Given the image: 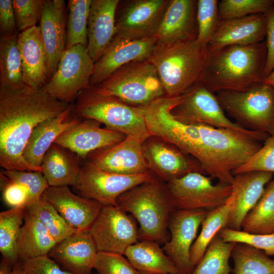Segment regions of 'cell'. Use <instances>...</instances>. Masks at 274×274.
Returning <instances> with one entry per match:
<instances>
[{"mask_svg":"<svg viewBox=\"0 0 274 274\" xmlns=\"http://www.w3.org/2000/svg\"><path fill=\"white\" fill-rule=\"evenodd\" d=\"M97 253L89 230H85L56 243L48 255L72 274H92Z\"/></svg>","mask_w":274,"mask_h":274,"instance_id":"cell-25","label":"cell"},{"mask_svg":"<svg viewBox=\"0 0 274 274\" xmlns=\"http://www.w3.org/2000/svg\"><path fill=\"white\" fill-rule=\"evenodd\" d=\"M67 104L52 97L42 88L25 84L0 89V165L4 169L42 172L29 164L23 152L35 128L42 122L58 116Z\"/></svg>","mask_w":274,"mask_h":274,"instance_id":"cell-1","label":"cell"},{"mask_svg":"<svg viewBox=\"0 0 274 274\" xmlns=\"http://www.w3.org/2000/svg\"><path fill=\"white\" fill-rule=\"evenodd\" d=\"M266 60L263 72L264 79L274 70V5L266 14Z\"/></svg>","mask_w":274,"mask_h":274,"instance_id":"cell-50","label":"cell"},{"mask_svg":"<svg viewBox=\"0 0 274 274\" xmlns=\"http://www.w3.org/2000/svg\"><path fill=\"white\" fill-rule=\"evenodd\" d=\"M208 56L195 40L169 45L157 43L148 59L168 97L183 95L201 83Z\"/></svg>","mask_w":274,"mask_h":274,"instance_id":"cell-4","label":"cell"},{"mask_svg":"<svg viewBox=\"0 0 274 274\" xmlns=\"http://www.w3.org/2000/svg\"><path fill=\"white\" fill-rule=\"evenodd\" d=\"M200 154L198 160L205 175L231 185L233 173L261 147L269 134L198 125Z\"/></svg>","mask_w":274,"mask_h":274,"instance_id":"cell-2","label":"cell"},{"mask_svg":"<svg viewBox=\"0 0 274 274\" xmlns=\"http://www.w3.org/2000/svg\"><path fill=\"white\" fill-rule=\"evenodd\" d=\"M195 0H169L154 37L169 45L195 40L197 36Z\"/></svg>","mask_w":274,"mask_h":274,"instance_id":"cell-23","label":"cell"},{"mask_svg":"<svg viewBox=\"0 0 274 274\" xmlns=\"http://www.w3.org/2000/svg\"><path fill=\"white\" fill-rule=\"evenodd\" d=\"M21 263L26 274H72L62 269L48 255L29 259Z\"/></svg>","mask_w":274,"mask_h":274,"instance_id":"cell-48","label":"cell"},{"mask_svg":"<svg viewBox=\"0 0 274 274\" xmlns=\"http://www.w3.org/2000/svg\"><path fill=\"white\" fill-rule=\"evenodd\" d=\"M94 65L86 47L77 45L66 49L56 71L42 89L59 101L72 104L82 91L90 87Z\"/></svg>","mask_w":274,"mask_h":274,"instance_id":"cell-9","label":"cell"},{"mask_svg":"<svg viewBox=\"0 0 274 274\" xmlns=\"http://www.w3.org/2000/svg\"><path fill=\"white\" fill-rule=\"evenodd\" d=\"M24 83L35 89L42 88L48 81L46 53L39 26L18 35Z\"/></svg>","mask_w":274,"mask_h":274,"instance_id":"cell-27","label":"cell"},{"mask_svg":"<svg viewBox=\"0 0 274 274\" xmlns=\"http://www.w3.org/2000/svg\"><path fill=\"white\" fill-rule=\"evenodd\" d=\"M137 274H148V273H145V272H140V271H137Z\"/></svg>","mask_w":274,"mask_h":274,"instance_id":"cell-54","label":"cell"},{"mask_svg":"<svg viewBox=\"0 0 274 274\" xmlns=\"http://www.w3.org/2000/svg\"><path fill=\"white\" fill-rule=\"evenodd\" d=\"M216 96L224 111L243 127L274 133V88L263 83L243 91H222Z\"/></svg>","mask_w":274,"mask_h":274,"instance_id":"cell-7","label":"cell"},{"mask_svg":"<svg viewBox=\"0 0 274 274\" xmlns=\"http://www.w3.org/2000/svg\"><path fill=\"white\" fill-rule=\"evenodd\" d=\"M242 228L251 233L274 234V179L267 184L261 197L245 217Z\"/></svg>","mask_w":274,"mask_h":274,"instance_id":"cell-34","label":"cell"},{"mask_svg":"<svg viewBox=\"0 0 274 274\" xmlns=\"http://www.w3.org/2000/svg\"><path fill=\"white\" fill-rule=\"evenodd\" d=\"M143 143L137 136L127 135L120 143L89 155L87 162L102 170L120 175L151 172L144 156Z\"/></svg>","mask_w":274,"mask_h":274,"instance_id":"cell-16","label":"cell"},{"mask_svg":"<svg viewBox=\"0 0 274 274\" xmlns=\"http://www.w3.org/2000/svg\"><path fill=\"white\" fill-rule=\"evenodd\" d=\"M148 139L143 143L144 156L150 170L159 179L168 182L193 172L204 174L195 159L177 147L163 140Z\"/></svg>","mask_w":274,"mask_h":274,"instance_id":"cell-20","label":"cell"},{"mask_svg":"<svg viewBox=\"0 0 274 274\" xmlns=\"http://www.w3.org/2000/svg\"><path fill=\"white\" fill-rule=\"evenodd\" d=\"M25 211L22 206L0 213V252L3 260L13 266L19 262L17 243Z\"/></svg>","mask_w":274,"mask_h":274,"instance_id":"cell-35","label":"cell"},{"mask_svg":"<svg viewBox=\"0 0 274 274\" xmlns=\"http://www.w3.org/2000/svg\"><path fill=\"white\" fill-rule=\"evenodd\" d=\"M262 83L274 88V70L263 79Z\"/></svg>","mask_w":274,"mask_h":274,"instance_id":"cell-52","label":"cell"},{"mask_svg":"<svg viewBox=\"0 0 274 274\" xmlns=\"http://www.w3.org/2000/svg\"><path fill=\"white\" fill-rule=\"evenodd\" d=\"M3 197L5 203L11 208L26 207L27 201V192L20 185L11 181L1 173Z\"/></svg>","mask_w":274,"mask_h":274,"instance_id":"cell-47","label":"cell"},{"mask_svg":"<svg viewBox=\"0 0 274 274\" xmlns=\"http://www.w3.org/2000/svg\"><path fill=\"white\" fill-rule=\"evenodd\" d=\"M233 274H274V259L264 251L236 243L231 252Z\"/></svg>","mask_w":274,"mask_h":274,"instance_id":"cell-36","label":"cell"},{"mask_svg":"<svg viewBox=\"0 0 274 274\" xmlns=\"http://www.w3.org/2000/svg\"><path fill=\"white\" fill-rule=\"evenodd\" d=\"M133 218L118 206H102L89 229L97 251L124 255L129 246L139 241Z\"/></svg>","mask_w":274,"mask_h":274,"instance_id":"cell-12","label":"cell"},{"mask_svg":"<svg viewBox=\"0 0 274 274\" xmlns=\"http://www.w3.org/2000/svg\"><path fill=\"white\" fill-rule=\"evenodd\" d=\"M218 234L225 242L245 244L264 251L269 256H274V234H255L224 228Z\"/></svg>","mask_w":274,"mask_h":274,"instance_id":"cell-43","label":"cell"},{"mask_svg":"<svg viewBox=\"0 0 274 274\" xmlns=\"http://www.w3.org/2000/svg\"><path fill=\"white\" fill-rule=\"evenodd\" d=\"M117 203L136 220L139 238L159 244L168 241V221L175 209L166 186L158 178L154 176L123 193Z\"/></svg>","mask_w":274,"mask_h":274,"instance_id":"cell-5","label":"cell"},{"mask_svg":"<svg viewBox=\"0 0 274 274\" xmlns=\"http://www.w3.org/2000/svg\"><path fill=\"white\" fill-rule=\"evenodd\" d=\"M209 212L205 210H174L170 214L168 224L170 237L162 249L180 274H190L194 269L190 262L191 248L198 229Z\"/></svg>","mask_w":274,"mask_h":274,"instance_id":"cell-14","label":"cell"},{"mask_svg":"<svg viewBox=\"0 0 274 274\" xmlns=\"http://www.w3.org/2000/svg\"><path fill=\"white\" fill-rule=\"evenodd\" d=\"M42 198L78 231L89 230L102 206L94 200L75 194L66 186H49Z\"/></svg>","mask_w":274,"mask_h":274,"instance_id":"cell-18","label":"cell"},{"mask_svg":"<svg viewBox=\"0 0 274 274\" xmlns=\"http://www.w3.org/2000/svg\"><path fill=\"white\" fill-rule=\"evenodd\" d=\"M119 0H92L88 19L87 50L94 62L116 35L115 13Z\"/></svg>","mask_w":274,"mask_h":274,"instance_id":"cell-26","label":"cell"},{"mask_svg":"<svg viewBox=\"0 0 274 274\" xmlns=\"http://www.w3.org/2000/svg\"><path fill=\"white\" fill-rule=\"evenodd\" d=\"M253 171L274 173V133L268 136L256 153L234 171L233 176Z\"/></svg>","mask_w":274,"mask_h":274,"instance_id":"cell-45","label":"cell"},{"mask_svg":"<svg viewBox=\"0 0 274 274\" xmlns=\"http://www.w3.org/2000/svg\"><path fill=\"white\" fill-rule=\"evenodd\" d=\"M157 42L155 37L132 40L116 35L94 62L90 86H97L129 63L148 60Z\"/></svg>","mask_w":274,"mask_h":274,"instance_id":"cell-15","label":"cell"},{"mask_svg":"<svg viewBox=\"0 0 274 274\" xmlns=\"http://www.w3.org/2000/svg\"><path fill=\"white\" fill-rule=\"evenodd\" d=\"M235 244L224 241L217 234L190 274H230L229 259Z\"/></svg>","mask_w":274,"mask_h":274,"instance_id":"cell-37","label":"cell"},{"mask_svg":"<svg viewBox=\"0 0 274 274\" xmlns=\"http://www.w3.org/2000/svg\"><path fill=\"white\" fill-rule=\"evenodd\" d=\"M199 172H190L166 185L175 210H214L224 204L232 193V186L219 182Z\"/></svg>","mask_w":274,"mask_h":274,"instance_id":"cell-10","label":"cell"},{"mask_svg":"<svg viewBox=\"0 0 274 274\" xmlns=\"http://www.w3.org/2000/svg\"><path fill=\"white\" fill-rule=\"evenodd\" d=\"M124 255L138 271L148 274H180L174 262L156 242L138 241L129 246Z\"/></svg>","mask_w":274,"mask_h":274,"instance_id":"cell-30","label":"cell"},{"mask_svg":"<svg viewBox=\"0 0 274 274\" xmlns=\"http://www.w3.org/2000/svg\"><path fill=\"white\" fill-rule=\"evenodd\" d=\"M232 205L230 197L225 203L209 212L201 223V229L190 250V262L193 269L203 257L208 247L219 231L228 225Z\"/></svg>","mask_w":274,"mask_h":274,"instance_id":"cell-32","label":"cell"},{"mask_svg":"<svg viewBox=\"0 0 274 274\" xmlns=\"http://www.w3.org/2000/svg\"><path fill=\"white\" fill-rule=\"evenodd\" d=\"M1 173L26 190L28 197L26 206L40 199L49 187L41 172L3 169Z\"/></svg>","mask_w":274,"mask_h":274,"instance_id":"cell-42","label":"cell"},{"mask_svg":"<svg viewBox=\"0 0 274 274\" xmlns=\"http://www.w3.org/2000/svg\"><path fill=\"white\" fill-rule=\"evenodd\" d=\"M79 118L104 124L107 128L139 138L144 143L151 135L148 131L144 106L133 107L118 98L98 93L90 86L78 95L74 105Z\"/></svg>","mask_w":274,"mask_h":274,"instance_id":"cell-6","label":"cell"},{"mask_svg":"<svg viewBox=\"0 0 274 274\" xmlns=\"http://www.w3.org/2000/svg\"><path fill=\"white\" fill-rule=\"evenodd\" d=\"M97 274H137L124 255L110 252H98L94 264Z\"/></svg>","mask_w":274,"mask_h":274,"instance_id":"cell-46","label":"cell"},{"mask_svg":"<svg viewBox=\"0 0 274 274\" xmlns=\"http://www.w3.org/2000/svg\"><path fill=\"white\" fill-rule=\"evenodd\" d=\"M273 176V173L261 171L234 175L230 196L232 205L226 228L241 230L245 217L259 200Z\"/></svg>","mask_w":274,"mask_h":274,"instance_id":"cell-24","label":"cell"},{"mask_svg":"<svg viewBox=\"0 0 274 274\" xmlns=\"http://www.w3.org/2000/svg\"><path fill=\"white\" fill-rule=\"evenodd\" d=\"M80 159L69 150L54 143L45 154L41 166L49 186L74 187L82 166Z\"/></svg>","mask_w":274,"mask_h":274,"instance_id":"cell-29","label":"cell"},{"mask_svg":"<svg viewBox=\"0 0 274 274\" xmlns=\"http://www.w3.org/2000/svg\"><path fill=\"white\" fill-rule=\"evenodd\" d=\"M13 274H26L20 262H18L13 266Z\"/></svg>","mask_w":274,"mask_h":274,"instance_id":"cell-53","label":"cell"},{"mask_svg":"<svg viewBox=\"0 0 274 274\" xmlns=\"http://www.w3.org/2000/svg\"><path fill=\"white\" fill-rule=\"evenodd\" d=\"M92 0H70L66 23V49L77 45L87 47V24Z\"/></svg>","mask_w":274,"mask_h":274,"instance_id":"cell-38","label":"cell"},{"mask_svg":"<svg viewBox=\"0 0 274 274\" xmlns=\"http://www.w3.org/2000/svg\"><path fill=\"white\" fill-rule=\"evenodd\" d=\"M15 17L12 0H0L1 36L17 33Z\"/></svg>","mask_w":274,"mask_h":274,"instance_id":"cell-49","label":"cell"},{"mask_svg":"<svg viewBox=\"0 0 274 274\" xmlns=\"http://www.w3.org/2000/svg\"><path fill=\"white\" fill-rule=\"evenodd\" d=\"M45 0H12L17 29L21 32L40 21Z\"/></svg>","mask_w":274,"mask_h":274,"instance_id":"cell-44","label":"cell"},{"mask_svg":"<svg viewBox=\"0 0 274 274\" xmlns=\"http://www.w3.org/2000/svg\"><path fill=\"white\" fill-rule=\"evenodd\" d=\"M93 87L99 94L139 106L161 97L165 92L155 67L148 60L125 65Z\"/></svg>","mask_w":274,"mask_h":274,"instance_id":"cell-8","label":"cell"},{"mask_svg":"<svg viewBox=\"0 0 274 274\" xmlns=\"http://www.w3.org/2000/svg\"><path fill=\"white\" fill-rule=\"evenodd\" d=\"M267 17L264 14L220 20L206 48L208 57L229 46L249 45L264 41Z\"/></svg>","mask_w":274,"mask_h":274,"instance_id":"cell-17","label":"cell"},{"mask_svg":"<svg viewBox=\"0 0 274 274\" xmlns=\"http://www.w3.org/2000/svg\"><path fill=\"white\" fill-rule=\"evenodd\" d=\"M168 0H136L123 10L118 19L116 35L138 40L154 37Z\"/></svg>","mask_w":274,"mask_h":274,"instance_id":"cell-21","label":"cell"},{"mask_svg":"<svg viewBox=\"0 0 274 274\" xmlns=\"http://www.w3.org/2000/svg\"><path fill=\"white\" fill-rule=\"evenodd\" d=\"M172 113L177 120L187 125H207L243 132L251 131L228 118L216 95L201 83L183 95Z\"/></svg>","mask_w":274,"mask_h":274,"instance_id":"cell-13","label":"cell"},{"mask_svg":"<svg viewBox=\"0 0 274 274\" xmlns=\"http://www.w3.org/2000/svg\"><path fill=\"white\" fill-rule=\"evenodd\" d=\"M11 266L13 265L3 259L1 263L0 274H13Z\"/></svg>","mask_w":274,"mask_h":274,"instance_id":"cell-51","label":"cell"},{"mask_svg":"<svg viewBox=\"0 0 274 274\" xmlns=\"http://www.w3.org/2000/svg\"><path fill=\"white\" fill-rule=\"evenodd\" d=\"M152 172L124 175L107 172L86 162L81 166L75 187L82 196L102 206H117L118 198L129 189L151 180Z\"/></svg>","mask_w":274,"mask_h":274,"instance_id":"cell-11","label":"cell"},{"mask_svg":"<svg viewBox=\"0 0 274 274\" xmlns=\"http://www.w3.org/2000/svg\"><path fill=\"white\" fill-rule=\"evenodd\" d=\"M218 3L217 0L197 1L196 41L205 49L220 21Z\"/></svg>","mask_w":274,"mask_h":274,"instance_id":"cell-41","label":"cell"},{"mask_svg":"<svg viewBox=\"0 0 274 274\" xmlns=\"http://www.w3.org/2000/svg\"><path fill=\"white\" fill-rule=\"evenodd\" d=\"M274 5L272 0H222L218 3L220 20L266 14Z\"/></svg>","mask_w":274,"mask_h":274,"instance_id":"cell-40","label":"cell"},{"mask_svg":"<svg viewBox=\"0 0 274 274\" xmlns=\"http://www.w3.org/2000/svg\"><path fill=\"white\" fill-rule=\"evenodd\" d=\"M17 32L0 39V89H11L24 84L22 67L18 47Z\"/></svg>","mask_w":274,"mask_h":274,"instance_id":"cell-33","label":"cell"},{"mask_svg":"<svg viewBox=\"0 0 274 274\" xmlns=\"http://www.w3.org/2000/svg\"><path fill=\"white\" fill-rule=\"evenodd\" d=\"M56 243L46 227L25 211L17 243L19 262L48 255Z\"/></svg>","mask_w":274,"mask_h":274,"instance_id":"cell-31","label":"cell"},{"mask_svg":"<svg viewBox=\"0 0 274 274\" xmlns=\"http://www.w3.org/2000/svg\"><path fill=\"white\" fill-rule=\"evenodd\" d=\"M81 121L74 113V105L58 116L44 121L33 129L23 152L30 165L41 168L44 156L57 138Z\"/></svg>","mask_w":274,"mask_h":274,"instance_id":"cell-28","label":"cell"},{"mask_svg":"<svg viewBox=\"0 0 274 274\" xmlns=\"http://www.w3.org/2000/svg\"><path fill=\"white\" fill-rule=\"evenodd\" d=\"M25 211L35 216L46 227L57 243L78 232L42 197L26 206Z\"/></svg>","mask_w":274,"mask_h":274,"instance_id":"cell-39","label":"cell"},{"mask_svg":"<svg viewBox=\"0 0 274 274\" xmlns=\"http://www.w3.org/2000/svg\"><path fill=\"white\" fill-rule=\"evenodd\" d=\"M100 123L84 119L61 134L54 143L84 159L92 153L120 143L126 138L122 133L100 127Z\"/></svg>","mask_w":274,"mask_h":274,"instance_id":"cell-19","label":"cell"},{"mask_svg":"<svg viewBox=\"0 0 274 274\" xmlns=\"http://www.w3.org/2000/svg\"><path fill=\"white\" fill-rule=\"evenodd\" d=\"M266 41L226 47L208 57L201 83L210 91H243L262 83Z\"/></svg>","mask_w":274,"mask_h":274,"instance_id":"cell-3","label":"cell"},{"mask_svg":"<svg viewBox=\"0 0 274 274\" xmlns=\"http://www.w3.org/2000/svg\"><path fill=\"white\" fill-rule=\"evenodd\" d=\"M66 25L64 1L45 0L39 27L46 53L48 80L66 49Z\"/></svg>","mask_w":274,"mask_h":274,"instance_id":"cell-22","label":"cell"}]
</instances>
